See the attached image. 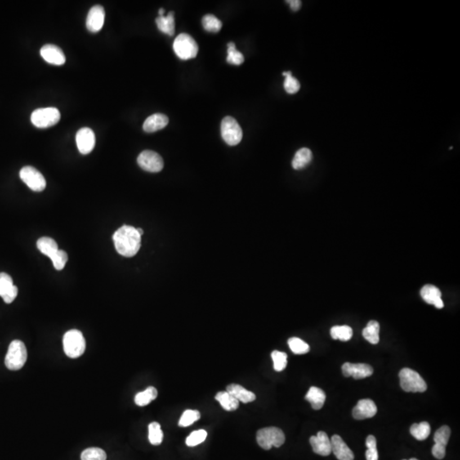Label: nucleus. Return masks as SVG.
<instances>
[{"instance_id": "nucleus-37", "label": "nucleus", "mask_w": 460, "mask_h": 460, "mask_svg": "<svg viewBox=\"0 0 460 460\" xmlns=\"http://www.w3.org/2000/svg\"><path fill=\"white\" fill-rule=\"evenodd\" d=\"M283 76L286 77L284 82V88L288 94L297 93L300 90L299 81L292 75L291 72H284Z\"/></svg>"}, {"instance_id": "nucleus-33", "label": "nucleus", "mask_w": 460, "mask_h": 460, "mask_svg": "<svg viewBox=\"0 0 460 460\" xmlns=\"http://www.w3.org/2000/svg\"><path fill=\"white\" fill-rule=\"evenodd\" d=\"M288 345L295 355H304L309 352V345L298 337H291L288 340Z\"/></svg>"}, {"instance_id": "nucleus-21", "label": "nucleus", "mask_w": 460, "mask_h": 460, "mask_svg": "<svg viewBox=\"0 0 460 460\" xmlns=\"http://www.w3.org/2000/svg\"><path fill=\"white\" fill-rule=\"evenodd\" d=\"M226 391L229 394H231L239 402H242L243 403H252L256 399L254 393L247 390L242 385H237V384L228 385Z\"/></svg>"}, {"instance_id": "nucleus-24", "label": "nucleus", "mask_w": 460, "mask_h": 460, "mask_svg": "<svg viewBox=\"0 0 460 460\" xmlns=\"http://www.w3.org/2000/svg\"><path fill=\"white\" fill-rule=\"evenodd\" d=\"M313 155L310 149L303 148L295 154L292 159V167L295 170H302L311 162Z\"/></svg>"}, {"instance_id": "nucleus-30", "label": "nucleus", "mask_w": 460, "mask_h": 460, "mask_svg": "<svg viewBox=\"0 0 460 460\" xmlns=\"http://www.w3.org/2000/svg\"><path fill=\"white\" fill-rule=\"evenodd\" d=\"M331 336L333 339L349 341L353 336V330L349 326H335L331 329Z\"/></svg>"}, {"instance_id": "nucleus-12", "label": "nucleus", "mask_w": 460, "mask_h": 460, "mask_svg": "<svg viewBox=\"0 0 460 460\" xmlns=\"http://www.w3.org/2000/svg\"><path fill=\"white\" fill-rule=\"evenodd\" d=\"M76 143L78 151L82 154L91 153L96 144V136L93 131L88 127L81 128L76 135Z\"/></svg>"}, {"instance_id": "nucleus-41", "label": "nucleus", "mask_w": 460, "mask_h": 460, "mask_svg": "<svg viewBox=\"0 0 460 460\" xmlns=\"http://www.w3.org/2000/svg\"><path fill=\"white\" fill-rule=\"evenodd\" d=\"M51 260L52 261L54 268L56 270H62L68 262V253L62 250H58L55 254L51 257Z\"/></svg>"}, {"instance_id": "nucleus-40", "label": "nucleus", "mask_w": 460, "mask_h": 460, "mask_svg": "<svg viewBox=\"0 0 460 460\" xmlns=\"http://www.w3.org/2000/svg\"><path fill=\"white\" fill-rule=\"evenodd\" d=\"M206 436H207V432H206V430H199L194 431L187 437V446L195 447V446L199 445L201 443H203L206 440Z\"/></svg>"}, {"instance_id": "nucleus-38", "label": "nucleus", "mask_w": 460, "mask_h": 460, "mask_svg": "<svg viewBox=\"0 0 460 460\" xmlns=\"http://www.w3.org/2000/svg\"><path fill=\"white\" fill-rule=\"evenodd\" d=\"M271 357L274 362V369L276 372H282L287 367V355L286 353L274 350L271 353Z\"/></svg>"}, {"instance_id": "nucleus-23", "label": "nucleus", "mask_w": 460, "mask_h": 460, "mask_svg": "<svg viewBox=\"0 0 460 460\" xmlns=\"http://www.w3.org/2000/svg\"><path fill=\"white\" fill-rule=\"evenodd\" d=\"M156 24L158 29L162 33H166L167 35L172 36L175 33V18L174 12L171 11L168 15L165 16H158L156 18Z\"/></svg>"}, {"instance_id": "nucleus-42", "label": "nucleus", "mask_w": 460, "mask_h": 460, "mask_svg": "<svg viewBox=\"0 0 460 460\" xmlns=\"http://www.w3.org/2000/svg\"><path fill=\"white\" fill-rule=\"evenodd\" d=\"M13 286L12 278L6 273H0V297H2Z\"/></svg>"}, {"instance_id": "nucleus-11", "label": "nucleus", "mask_w": 460, "mask_h": 460, "mask_svg": "<svg viewBox=\"0 0 460 460\" xmlns=\"http://www.w3.org/2000/svg\"><path fill=\"white\" fill-rule=\"evenodd\" d=\"M450 428L444 425L436 430L434 435L435 445L433 446L432 454L437 459H443L446 455V447L450 438Z\"/></svg>"}, {"instance_id": "nucleus-2", "label": "nucleus", "mask_w": 460, "mask_h": 460, "mask_svg": "<svg viewBox=\"0 0 460 460\" xmlns=\"http://www.w3.org/2000/svg\"><path fill=\"white\" fill-rule=\"evenodd\" d=\"M86 339L81 331L70 330L63 336V350L68 357L72 359L81 357L86 351Z\"/></svg>"}, {"instance_id": "nucleus-29", "label": "nucleus", "mask_w": 460, "mask_h": 460, "mask_svg": "<svg viewBox=\"0 0 460 460\" xmlns=\"http://www.w3.org/2000/svg\"><path fill=\"white\" fill-rule=\"evenodd\" d=\"M410 433L417 441L425 440L430 434V425L428 422L413 424L410 428Z\"/></svg>"}, {"instance_id": "nucleus-9", "label": "nucleus", "mask_w": 460, "mask_h": 460, "mask_svg": "<svg viewBox=\"0 0 460 460\" xmlns=\"http://www.w3.org/2000/svg\"><path fill=\"white\" fill-rule=\"evenodd\" d=\"M20 177L33 191L41 192L46 189V178L41 171L33 166L23 167L20 171Z\"/></svg>"}, {"instance_id": "nucleus-32", "label": "nucleus", "mask_w": 460, "mask_h": 460, "mask_svg": "<svg viewBox=\"0 0 460 460\" xmlns=\"http://www.w3.org/2000/svg\"><path fill=\"white\" fill-rule=\"evenodd\" d=\"M202 24L205 30L211 33H218L223 26L221 21L213 15H205L202 19Z\"/></svg>"}, {"instance_id": "nucleus-16", "label": "nucleus", "mask_w": 460, "mask_h": 460, "mask_svg": "<svg viewBox=\"0 0 460 460\" xmlns=\"http://www.w3.org/2000/svg\"><path fill=\"white\" fill-rule=\"evenodd\" d=\"M41 55L44 60L53 65H63L66 63V56L63 50L55 45H46L41 50Z\"/></svg>"}, {"instance_id": "nucleus-26", "label": "nucleus", "mask_w": 460, "mask_h": 460, "mask_svg": "<svg viewBox=\"0 0 460 460\" xmlns=\"http://www.w3.org/2000/svg\"><path fill=\"white\" fill-rule=\"evenodd\" d=\"M379 324L376 321L368 322L367 327L362 331L365 339L372 345H377L379 342Z\"/></svg>"}, {"instance_id": "nucleus-22", "label": "nucleus", "mask_w": 460, "mask_h": 460, "mask_svg": "<svg viewBox=\"0 0 460 460\" xmlns=\"http://www.w3.org/2000/svg\"><path fill=\"white\" fill-rule=\"evenodd\" d=\"M305 399L311 404L313 409H322L326 402V394L324 391L318 387H310L309 391L305 395Z\"/></svg>"}, {"instance_id": "nucleus-46", "label": "nucleus", "mask_w": 460, "mask_h": 460, "mask_svg": "<svg viewBox=\"0 0 460 460\" xmlns=\"http://www.w3.org/2000/svg\"><path fill=\"white\" fill-rule=\"evenodd\" d=\"M136 230L138 232V234H140L141 236H143V234H144V230L142 229H136Z\"/></svg>"}, {"instance_id": "nucleus-36", "label": "nucleus", "mask_w": 460, "mask_h": 460, "mask_svg": "<svg viewBox=\"0 0 460 460\" xmlns=\"http://www.w3.org/2000/svg\"><path fill=\"white\" fill-rule=\"evenodd\" d=\"M81 460H106L105 451L99 448H90L81 453Z\"/></svg>"}, {"instance_id": "nucleus-35", "label": "nucleus", "mask_w": 460, "mask_h": 460, "mask_svg": "<svg viewBox=\"0 0 460 460\" xmlns=\"http://www.w3.org/2000/svg\"><path fill=\"white\" fill-rule=\"evenodd\" d=\"M244 55L235 49V45L233 42L228 44V56L227 63L229 64L239 66L244 63Z\"/></svg>"}, {"instance_id": "nucleus-18", "label": "nucleus", "mask_w": 460, "mask_h": 460, "mask_svg": "<svg viewBox=\"0 0 460 460\" xmlns=\"http://www.w3.org/2000/svg\"><path fill=\"white\" fill-rule=\"evenodd\" d=\"M331 443H332V452L337 459L354 460L355 458L354 453L341 436L337 435H332Z\"/></svg>"}, {"instance_id": "nucleus-13", "label": "nucleus", "mask_w": 460, "mask_h": 460, "mask_svg": "<svg viewBox=\"0 0 460 460\" xmlns=\"http://www.w3.org/2000/svg\"><path fill=\"white\" fill-rule=\"evenodd\" d=\"M343 374L345 377H352L355 379H362L372 376L373 368L365 363H350L346 362L342 366Z\"/></svg>"}, {"instance_id": "nucleus-20", "label": "nucleus", "mask_w": 460, "mask_h": 460, "mask_svg": "<svg viewBox=\"0 0 460 460\" xmlns=\"http://www.w3.org/2000/svg\"><path fill=\"white\" fill-rule=\"evenodd\" d=\"M169 123V118L163 113H154L144 121V131L152 133L164 129Z\"/></svg>"}, {"instance_id": "nucleus-5", "label": "nucleus", "mask_w": 460, "mask_h": 460, "mask_svg": "<svg viewBox=\"0 0 460 460\" xmlns=\"http://www.w3.org/2000/svg\"><path fill=\"white\" fill-rule=\"evenodd\" d=\"M401 387L406 392L423 393L427 390V385L423 377L414 370L403 368L399 373Z\"/></svg>"}, {"instance_id": "nucleus-17", "label": "nucleus", "mask_w": 460, "mask_h": 460, "mask_svg": "<svg viewBox=\"0 0 460 460\" xmlns=\"http://www.w3.org/2000/svg\"><path fill=\"white\" fill-rule=\"evenodd\" d=\"M377 406L374 402L370 399L359 400L353 409L352 415L354 418L357 420L366 419L374 417L377 413Z\"/></svg>"}, {"instance_id": "nucleus-31", "label": "nucleus", "mask_w": 460, "mask_h": 460, "mask_svg": "<svg viewBox=\"0 0 460 460\" xmlns=\"http://www.w3.org/2000/svg\"><path fill=\"white\" fill-rule=\"evenodd\" d=\"M164 434L161 425L157 422H152L149 425V440L152 445H161L163 442Z\"/></svg>"}, {"instance_id": "nucleus-47", "label": "nucleus", "mask_w": 460, "mask_h": 460, "mask_svg": "<svg viewBox=\"0 0 460 460\" xmlns=\"http://www.w3.org/2000/svg\"><path fill=\"white\" fill-rule=\"evenodd\" d=\"M403 460H407V459H403ZM409 460H418V459H417V458H410Z\"/></svg>"}, {"instance_id": "nucleus-44", "label": "nucleus", "mask_w": 460, "mask_h": 460, "mask_svg": "<svg viewBox=\"0 0 460 460\" xmlns=\"http://www.w3.org/2000/svg\"><path fill=\"white\" fill-rule=\"evenodd\" d=\"M287 3L293 11H297L302 6V2L300 0H288Z\"/></svg>"}, {"instance_id": "nucleus-3", "label": "nucleus", "mask_w": 460, "mask_h": 460, "mask_svg": "<svg viewBox=\"0 0 460 460\" xmlns=\"http://www.w3.org/2000/svg\"><path fill=\"white\" fill-rule=\"evenodd\" d=\"M28 359V351L24 343L21 340H14L10 343L5 356V366L11 371L23 368Z\"/></svg>"}, {"instance_id": "nucleus-34", "label": "nucleus", "mask_w": 460, "mask_h": 460, "mask_svg": "<svg viewBox=\"0 0 460 460\" xmlns=\"http://www.w3.org/2000/svg\"><path fill=\"white\" fill-rule=\"evenodd\" d=\"M201 418V412L197 410H186L181 416L179 420L178 425L180 427H188L193 425Z\"/></svg>"}, {"instance_id": "nucleus-14", "label": "nucleus", "mask_w": 460, "mask_h": 460, "mask_svg": "<svg viewBox=\"0 0 460 460\" xmlns=\"http://www.w3.org/2000/svg\"><path fill=\"white\" fill-rule=\"evenodd\" d=\"M309 443L314 453L321 456H328L332 453V443L327 433L319 431L316 435L309 438Z\"/></svg>"}, {"instance_id": "nucleus-6", "label": "nucleus", "mask_w": 460, "mask_h": 460, "mask_svg": "<svg viewBox=\"0 0 460 460\" xmlns=\"http://www.w3.org/2000/svg\"><path fill=\"white\" fill-rule=\"evenodd\" d=\"M174 51L181 60H189L196 57L199 47L196 41L187 33H181L173 44Z\"/></svg>"}, {"instance_id": "nucleus-19", "label": "nucleus", "mask_w": 460, "mask_h": 460, "mask_svg": "<svg viewBox=\"0 0 460 460\" xmlns=\"http://www.w3.org/2000/svg\"><path fill=\"white\" fill-rule=\"evenodd\" d=\"M423 299L429 305H433L436 309H443L444 303L442 299V292L433 285H425L420 291Z\"/></svg>"}, {"instance_id": "nucleus-27", "label": "nucleus", "mask_w": 460, "mask_h": 460, "mask_svg": "<svg viewBox=\"0 0 460 460\" xmlns=\"http://www.w3.org/2000/svg\"><path fill=\"white\" fill-rule=\"evenodd\" d=\"M37 247L44 255L49 256L51 258L55 252H57V243L55 239H51L50 237H42L37 242Z\"/></svg>"}, {"instance_id": "nucleus-10", "label": "nucleus", "mask_w": 460, "mask_h": 460, "mask_svg": "<svg viewBox=\"0 0 460 460\" xmlns=\"http://www.w3.org/2000/svg\"><path fill=\"white\" fill-rule=\"evenodd\" d=\"M137 163L143 170L149 172H159L164 167L163 158L158 153L145 150L139 154Z\"/></svg>"}, {"instance_id": "nucleus-43", "label": "nucleus", "mask_w": 460, "mask_h": 460, "mask_svg": "<svg viewBox=\"0 0 460 460\" xmlns=\"http://www.w3.org/2000/svg\"><path fill=\"white\" fill-rule=\"evenodd\" d=\"M18 294V288L15 285L3 296L2 298L6 304H11Z\"/></svg>"}, {"instance_id": "nucleus-4", "label": "nucleus", "mask_w": 460, "mask_h": 460, "mask_svg": "<svg viewBox=\"0 0 460 460\" xmlns=\"http://www.w3.org/2000/svg\"><path fill=\"white\" fill-rule=\"evenodd\" d=\"M286 441L283 431L277 427L263 428L256 433V442L264 450H269L272 447L279 448Z\"/></svg>"}, {"instance_id": "nucleus-7", "label": "nucleus", "mask_w": 460, "mask_h": 460, "mask_svg": "<svg viewBox=\"0 0 460 460\" xmlns=\"http://www.w3.org/2000/svg\"><path fill=\"white\" fill-rule=\"evenodd\" d=\"M61 113L57 108H38L33 111L31 115V121L38 128H49L59 122Z\"/></svg>"}, {"instance_id": "nucleus-39", "label": "nucleus", "mask_w": 460, "mask_h": 460, "mask_svg": "<svg viewBox=\"0 0 460 460\" xmlns=\"http://www.w3.org/2000/svg\"><path fill=\"white\" fill-rule=\"evenodd\" d=\"M366 445L367 450L366 452L367 460H378V453L377 450V440L373 435H370L367 437Z\"/></svg>"}, {"instance_id": "nucleus-28", "label": "nucleus", "mask_w": 460, "mask_h": 460, "mask_svg": "<svg viewBox=\"0 0 460 460\" xmlns=\"http://www.w3.org/2000/svg\"><path fill=\"white\" fill-rule=\"evenodd\" d=\"M158 396V391L155 388L150 387L147 388L146 390L142 392L136 394L135 396V403L139 407H145L149 405V403H151L153 400H155Z\"/></svg>"}, {"instance_id": "nucleus-8", "label": "nucleus", "mask_w": 460, "mask_h": 460, "mask_svg": "<svg viewBox=\"0 0 460 460\" xmlns=\"http://www.w3.org/2000/svg\"><path fill=\"white\" fill-rule=\"evenodd\" d=\"M222 137L229 146H235L242 141V130L236 119L228 116L223 119L221 124Z\"/></svg>"}, {"instance_id": "nucleus-25", "label": "nucleus", "mask_w": 460, "mask_h": 460, "mask_svg": "<svg viewBox=\"0 0 460 460\" xmlns=\"http://www.w3.org/2000/svg\"><path fill=\"white\" fill-rule=\"evenodd\" d=\"M215 398L220 403L222 408L226 411L232 412L239 408V401L227 391H221V392L217 393Z\"/></svg>"}, {"instance_id": "nucleus-15", "label": "nucleus", "mask_w": 460, "mask_h": 460, "mask_svg": "<svg viewBox=\"0 0 460 460\" xmlns=\"http://www.w3.org/2000/svg\"><path fill=\"white\" fill-rule=\"evenodd\" d=\"M105 20V10L102 5H95L89 11L86 27L91 33H97L103 28Z\"/></svg>"}, {"instance_id": "nucleus-1", "label": "nucleus", "mask_w": 460, "mask_h": 460, "mask_svg": "<svg viewBox=\"0 0 460 460\" xmlns=\"http://www.w3.org/2000/svg\"><path fill=\"white\" fill-rule=\"evenodd\" d=\"M142 236L134 227L124 225L114 233L113 236L116 251L126 257H131L141 248Z\"/></svg>"}, {"instance_id": "nucleus-45", "label": "nucleus", "mask_w": 460, "mask_h": 460, "mask_svg": "<svg viewBox=\"0 0 460 460\" xmlns=\"http://www.w3.org/2000/svg\"><path fill=\"white\" fill-rule=\"evenodd\" d=\"M164 13H165V10H164V9H159V10H158V15H159V16L164 15Z\"/></svg>"}]
</instances>
